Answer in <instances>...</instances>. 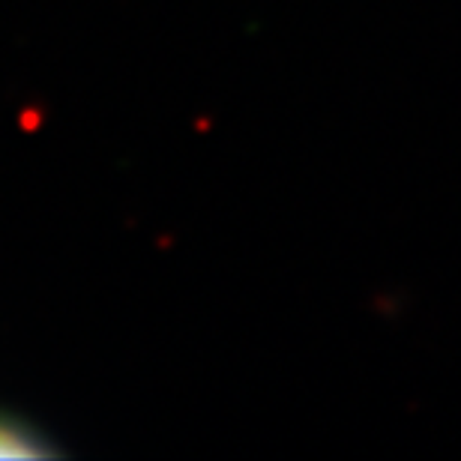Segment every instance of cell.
I'll return each mask as SVG.
<instances>
[{"label": "cell", "instance_id": "obj_1", "mask_svg": "<svg viewBox=\"0 0 461 461\" xmlns=\"http://www.w3.org/2000/svg\"><path fill=\"white\" fill-rule=\"evenodd\" d=\"M54 449L27 422L0 413V458H51Z\"/></svg>", "mask_w": 461, "mask_h": 461}]
</instances>
